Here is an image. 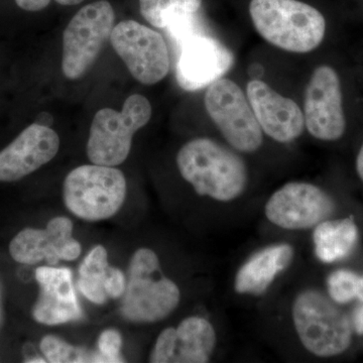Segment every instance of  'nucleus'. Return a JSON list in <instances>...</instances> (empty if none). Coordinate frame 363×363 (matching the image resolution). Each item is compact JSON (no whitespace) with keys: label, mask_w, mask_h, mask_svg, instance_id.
<instances>
[{"label":"nucleus","mask_w":363,"mask_h":363,"mask_svg":"<svg viewBox=\"0 0 363 363\" xmlns=\"http://www.w3.org/2000/svg\"><path fill=\"white\" fill-rule=\"evenodd\" d=\"M177 167L195 192L215 202L229 204L240 199L248 186L245 160L211 138H199L181 147Z\"/></svg>","instance_id":"f257e3e1"},{"label":"nucleus","mask_w":363,"mask_h":363,"mask_svg":"<svg viewBox=\"0 0 363 363\" xmlns=\"http://www.w3.org/2000/svg\"><path fill=\"white\" fill-rule=\"evenodd\" d=\"M291 319L301 345L314 357H338L352 342L351 316L318 289H304L295 296Z\"/></svg>","instance_id":"f03ea898"},{"label":"nucleus","mask_w":363,"mask_h":363,"mask_svg":"<svg viewBox=\"0 0 363 363\" xmlns=\"http://www.w3.org/2000/svg\"><path fill=\"white\" fill-rule=\"evenodd\" d=\"M250 14L260 37L286 52L314 51L326 33L323 14L300 0H252Z\"/></svg>","instance_id":"7ed1b4c3"},{"label":"nucleus","mask_w":363,"mask_h":363,"mask_svg":"<svg viewBox=\"0 0 363 363\" xmlns=\"http://www.w3.org/2000/svg\"><path fill=\"white\" fill-rule=\"evenodd\" d=\"M125 290L121 312L130 321H162L180 304V289L164 277L159 257L149 248H140L133 255Z\"/></svg>","instance_id":"20e7f679"},{"label":"nucleus","mask_w":363,"mask_h":363,"mask_svg":"<svg viewBox=\"0 0 363 363\" xmlns=\"http://www.w3.org/2000/svg\"><path fill=\"white\" fill-rule=\"evenodd\" d=\"M126 180L114 167L84 164L66 177L63 199L69 211L86 221L111 218L123 206Z\"/></svg>","instance_id":"39448f33"},{"label":"nucleus","mask_w":363,"mask_h":363,"mask_svg":"<svg viewBox=\"0 0 363 363\" xmlns=\"http://www.w3.org/2000/svg\"><path fill=\"white\" fill-rule=\"evenodd\" d=\"M152 114L149 100L140 94L128 97L121 112L100 109L93 118L88 138L90 162L108 167L123 164L130 155L133 135L147 125Z\"/></svg>","instance_id":"423d86ee"},{"label":"nucleus","mask_w":363,"mask_h":363,"mask_svg":"<svg viewBox=\"0 0 363 363\" xmlns=\"http://www.w3.org/2000/svg\"><path fill=\"white\" fill-rule=\"evenodd\" d=\"M204 104L231 149L252 154L262 147L264 133L247 95L234 81L222 77L208 86Z\"/></svg>","instance_id":"0eeeda50"},{"label":"nucleus","mask_w":363,"mask_h":363,"mask_svg":"<svg viewBox=\"0 0 363 363\" xmlns=\"http://www.w3.org/2000/svg\"><path fill=\"white\" fill-rule=\"evenodd\" d=\"M114 20L106 0L87 4L72 18L63 35L62 70L66 78L77 80L89 70L111 39Z\"/></svg>","instance_id":"6e6552de"},{"label":"nucleus","mask_w":363,"mask_h":363,"mask_svg":"<svg viewBox=\"0 0 363 363\" xmlns=\"http://www.w3.org/2000/svg\"><path fill=\"white\" fill-rule=\"evenodd\" d=\"M336 203L326 191L308 182H290L274 191L264 205L272 225L284 230H308L328 220Z\"/></svg>","instance_id":"1a4fd4ad"},{"label":"nucleus","mask_w":363,"mask_h":363,"mask_svg":"<svg viewBox=\"0 0 363 363\" xmlns=\"http://www.w3.org/2000/svg\"><path fill=\"white\" fill-rule=\"evenodd\" d=\"M111 40L138 82L154 85L168 75V45L161 33L138 21H124L114 26Z\"/></svg>","instance_id":"9d476101"},{"label":"nucleus","mask_w":363,"mask_h":363,"mask_svg":"<svg viewBox=\"0 0 363 363\" xmlns=\"http://www.w3.org/2000/svg\"><path fill=\"white\" fill-rule=\"evenodd\" d=\"M305 128L323 142H335L346 130L342 89L337 72L330 66L317 67L308 82L304 98Z\"/></svg>","instance_id":"9b49d317"},{"label":"nucleus","mask_w":363,"mask_h":363,"mask_svg":"<svg viewBox=\"0 0 363 363\" xmlns=\"http://www.w3.org/2000/svg\"><path fill=\"white\" fill-rule=\"evenodd\" d=\"M179 45L176 78L183 90L192 92L208 87L233 68V52L211 35L194 33Z\"/></svg>","instance_id":"f8f14e48"},{"label":"nucleus","mask_w":363,"mask_h":363,"mask_svg":"<svg viewBox=\"0 0 363 363\" xmlns=\"http://www.w3.org/2000/svg\"><path fill=\"white\" fill-rule=\"evenodd\" d=\"M218 343L216 330L206 318L191 316L177 327L164 329L157 337L150 362L206 363Z\"/></svg>","instance_id":"ddd939ff"},{"label":"nucleus","mask_w":363,"mask_h":363,"mask_svg":"<svg viewBox=\"0 0 363 363\" xmlns=\"http://www.w3.org/2000/svg\"><path fill=\"white\" fill-rule=\"evenodd\" d=\"M72 233L70 219L56 217L45 229L21 230L11 240L9 252L16 262L25 264L47 262L54 266L60 260H75L81 255V245L74 240Z\"/></svg>","instance_id":"4468645a"},{"label":"nucleus","mask_w":363,"mask_h":363,"mask_svg":"<svg viewBox=\"0 0 363 363\" xmlns=\"http://www.w3.org/2000/svg\"><path fill=\"white\" fill-rule=\"evenodd\" d=\"M247 96L262 133L274 142L290 143L304 133V113L300 106L264 81H250Z\"/></svg>","instance_id":"2eb2a0df"},{"label":"nucleus","mask_w":363,"mask_h":363,"mask_svg":"<svg viewBox=\"0 0 363 363\" xmlns=\"http://www.w3.org/2000/svg\"><path fill=\"white\" fill-rule=\"evenodd\" d=\"M58 133L49 126L33 123L0 152V182L25 178L58 154Z\"/></svg>","instance_id":"dca6fc26"},{"label":"nucleus","mask_w":363,"mask_h":363,"mask_svg":"<svg viewBox=\"0 0 363 363\" xmlns=\"http://www.w3.org/2000/svg\"><path fill=\"white\" fill-rule=\"evenodd\" d=\"M35 279L40 286L39 298L33 309L35 321L52 326L81 317L70 269L40 267L35 271Z\"/></svg>","instance_id":"f3484780"},{"label":"nucleus","mask_w":363,"mask_h":363,"mask_svg":"<svg viewBox=\"0 0 363 363\" xmlns=\"http://www.w3.org/2000/svg\"><path fill=\"white\" fill-rule=\"evenodd\" d=\"M294 248L289 243H276L253 253L234 277V290L240 295L259 296L266 293L294 259Z\"/></svg>","instance_id":"a211bd4d"},{"label":"nucleus","mask_w":363,"mask_h":363,"mask_svg":"<svg viewBox=\"0 0 363 363\" xmlns=\"http://www.w3.org/2000/svg\"><path fill=\"white\" fill-rule=\"evenodd\" d=\"M358 241V228L352 217L325 220L313 233L315 255L325 264L339 262L354 250Z\"/></svg>","instance_id":"6ab92c4d"},{"label":"nucleus","mask_w":363,"mask_h":363,"mask_svg":"<svg viewBox=\"0 0 363 363\" xmlns=\"http://www.w3.org/2000/svg\"><path fill=\"white\" fill-rule=\"evenodd\" d=\"M201 6L202 0H140L143 18L162 30L177 18L199 13Z\"/></svg>","instance_id":"aec40b11"},{"label":"nucleus","mask_w":363,"mask_h":363,"mask_svg":"<svg viewBox=\"0 0 363 363\" xmlns=\"http://www.w3.org/2000/svg\"><path fill=\"white\" fill-rule=\"evenodd\" d=\"M360 276L348 269H337L327 279V293L337 304H347L357 298Z\"/></svg>","instance_id":"412c9836"},{"label":"nucleus","mask_w":363,"mask_h":363,"mask_svg":"<svg viewBox=\"0 0 363 363\" xmlns=\"http://www.w3.org/2000/svg\"><path fill=\"white\" fill-rule=\"evenodd\" d=\"M40 350L48 362L52 363L92 362L93 357H89L85 350L52 335L43 338Z\"/></svg>","instance_id":"4be33fe9"},{"label":"nucleus","mask_w":363,"mask_h":363,"mask_svg":"<svg viewBox=\"0 0 363 363\" xmlns=\"http://www.w3.org/2000/svg\"><path fill=\"white\" fill-rule=\"evenodd\" d=\"M109 271L106 250L101 245L93 248L81 264L80 279L104 286ZM105 289V288H104Z\"/></svg>","instance_id":"5701e85b"},{"label":"nucleus","mask_w":363,"mask_h":363,"mask_svg":"<svg viewBox=\"0 0 363 363\" xmlns=\"http://www.w3.org/2000/svg\"><path fill=\"white\" fill-rule=\"evenodd\" d=\"M99 353L93 355L92 362H123L121 355V336L116 330H106L98 339Z\"/></svg>","instance_id":"b1692460"},{"label":"nucleus","mask_w":363,"mask_h":363,"mask_svg":"<svg viewBox=\"0 0 363 363\" xmlns=\"http://www.w3.org/2000/svg\"><path fill=\"white\" fill-rule=\"evenodd\" d=\"M105 292L112 298H118L125 292V278L123 272L114 267H109L108 274L104 283Z\"/></svg>","instance_id":"393cba45"},{"label":"nucleus","mask_w":363,"mask_h":363,"mask_svg":"<svg viewBox=\"0 0 363 363\" xmlns=\"http://www.w3.org/2000/svg\"><path fill=\"white\" fill-rule=\"evenodd\" d=\"M21 9L26 11H39L49 6L51 0H14Z\"/></svg>","instance_id":"a878e982"},{"label":"nucleus","mask_w":363,"mask_h":363,"mask_svg":"<svg viewBox=\"0 0 363 363\" xmlns=\"http://www.w3.org/2000/svg\"><path fill=\"white\" fill-rule=\"evenodd\" d=\"M351 322H352L354 333L357 335H363V302H360L351 314Z\"/></svg>","instance_id":"bb28decb"},{"label":"nucleus","mask_w":363,"mask_h":363,"mask_svg":"<svg viewBox=\"0 0 363 363\" xmlns=\"http://www.w3.org/2000/svg\"><path fill=\"white\" fill-rule=\"evenodd\" d=\"M52 121H54V118L51 114L48 113V112H42L39 116L35 118V123L40 124V125L44 126H51L52 124Z\"/></svg>","instance_id":"cd10ccee"},{"label":"nucleus","mask_w":363,"mask_h":363,"mask_svg":"<svg viewBox=\"0 0 363 363\" xmlns=\"http://www.w3.org/2000/svg\"><path fill=\"white\" fill-rule=\"evenodd\" d=\"M357 172L358 177L363 183V143L357 157Z\"/></svg>","instance_id":"c85d7f7f"},{"label":"nucleus","mask_w":363,"mask_h":363,"mask_svg":"<svg viewBox=\"0 0 363 363\" xmlns=\"http://www.w3.org/2000/svg\"><path fill=\"white\" fill-rule=\"evenodd\" d=\"M59 4H62V6H77V4L82 2L83 0H56Z\"/></svg>","instance_id":"c756f323"},{"label":"nucleus","mask_w":363,"mask_h":363,"mask_svg":"<svg viewBox=\"0 0 363 363\" xmlns=\"http://www.w3.org/2000/svg\"><path fill=\"white\" fill-rule=\"evenodd\" d=\"M357 300L363 302V277H360L359 289H358Z\"/></svg>","instance_id":"7c9ffc66"},{"label":"nucleus","mask_w":363,"mask_h":363,"mask_svg":"<svg viewBox=\"0 0 363 363\" xmlns=\"http://www.w3.org/2000/svg\"><path fill=\"white\" fill-rule=\"evenodd\" d=\"M28 362H45V360H43L42 358H35V359L28 360Z\"/></svg>","instance_id":"2f4dec72"},{"label":"nucleus","mask_w":363,"mask_h":363,"mask_svg":"<svg viewBox=\"0 0 363 363\" xmlns=\"http://www.w3.org/2000/svg\"><path fill=\"white\" fill-rule=\"evenodd\" d=\"M0 320H1V308H0Z\"/></svg>","instance_id":"473e14b6"}]
</instances>
